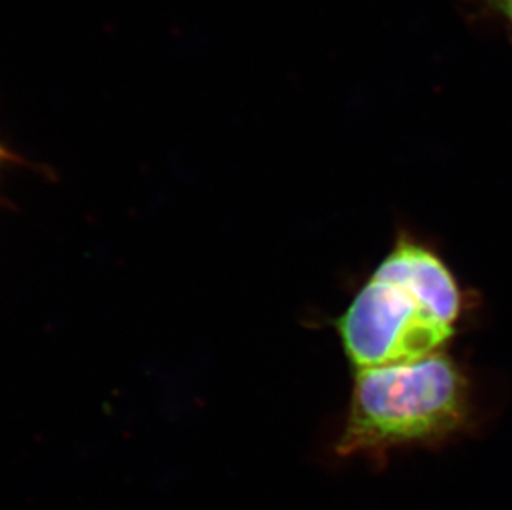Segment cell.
<instances>
[{"mask_svg": "<svg viewBox=\"0 0 512 510\" xmlns=\"http://www.w3.org/2000/svg\"><path fill=\"white\" fill-rule=\"evenodd\" d=\"M463 290L431 247L400 234L335 320L353 370L446 350L463 315Z\"/></svg>", "mask_w": 512, "mask_h": 510, "instance_id": "6da1fadb", "label": "cell"}, {"mask_svg": "<svg viewBox=\"0 0 512 510\" xmlns=\"http://www.w3.org/2000/svg\"><path fill=\"white\" fill-rule=\"evenodd\" d=\"M473 418L468 376L446 350L395 365L353 370L352 395L335 449L380 458L393 449L438 446Z\"/></svg>", "mask_w": 512, "mask_h": 510, "instance_id": "7a4b0ae2", "label": "cell"}, {"mask_svg": "<svg viewBox=\"0 0 512 510\" xmlns=\"http://www.w3.org/2000/svg\"><path fill=\"white\" fill-rule=\"evenodd\" d=\"M493 7L499 10L512 24V0H491Z\"/></svg>", "mask_w": 512, "mask_h": 510, "instance_id": "3957f363", "label": "cell"}]
</instances>
